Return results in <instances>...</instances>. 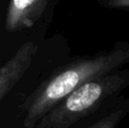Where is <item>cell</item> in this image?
Wrapping results in <instances>:
<instances>
[{
    "label": "cell",
    "mask_w": 129,
    "mask_h": 128,
    "mask_svg": "<svg viewBox=\"0 0 129 128\" xmlns=\"http://www.w3.org/2000/svg\"><path fill=\"white\" fill-rule=\"evenodd\" d=\"M35 52V44L33 42H26L0 68V100L4 99L5 95L17 84L31 65Z\"/></svg>",
    "instance_id": "cell-4"
},
{
    "label": "cell",
    "mask_w": 129,
    "mask_h": 128,
    "mask_svg": "<svg viewBox=\"0 0 129 128\" xmlns=\"http://www.w3.org/2000/svg\"><path fill=\"white\" fill-rule=\"evenodd\" d=\"M49 0H10L6 15V28L9 32L32 27L42 16Z\"/></svg>",
    "instance_id": "cell-3"
},
{
    "label": "cell",
    "mask_w": 129,
    "mask_h": 128,
    "mask_svg": "<svg viewBox=\"0 0 129 128\" xmlns=\"http://www.w3.org/2000/svg\"><path fill=\"white\" fill-rule=\"evenodd\" d=\"M104 5L111 8H129V0H105Z\"/></svg>",
    "instance_id": "cell-6"
},
{
    "label": "cell",
    "mask_w": 129,
    "mask_h": 128,
    "mask_svg": "<svg viewBox=\"0 0 129 128\" xmlns=\"http://www.w3.org/2000/svg\"><path fill=\"white\" fill-rule=\"evenodd\" d=\"M127 109L128 108L126 107H119L117 110L110 112L109 115L101 118L100 120L95 121L87 128H117L125 113L127 112Z\"/></svg>",
    "instance_id": "cell-5"
},
{
    "label": "cell",
    "mask_w": 129,
    "mask_h": 128,
    "mask_svg": "<svg viewBox=\"0 0 129 128\" xmlns=\"http://www.w3.org/2000/svg\"><path fill=\"white\" fill-rule=\"evenodd\" d=\"M129 63V43H119L110 51L66 66L42 83L24 104V124L33 128L52 108L80 85Z\"/></svg>",
    "instance_id": "cell-1"
},
{
    "label": "cell",
    "mask_w": 129,
    "mask_h": 128,
    "mask_svg": "<svg viewBox=\"0 0 129 128\" xmlns=\"http://www.w3.org/2000/svg\"><path fill=\"white\" fill-rule=\"evenodd\" d=\"M128 79L122 75H104L80 85L45 113L34 128H69L94 110Z\"/></svg>",
    "instance_id": "cell-2"
}]
</instances>
